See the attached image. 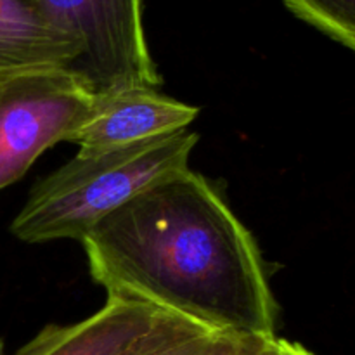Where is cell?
<instances>
[{
  "label": "cell",
  "mask_w": 355,
  "mask_h": 355,
  "mask_svg": "<svg viewBox=\"0 0 355 355\" xmlns=\"http://www.w3.org/2000/svg\"><path fill=\"white\" fill-rule=\"evenodd\" d=\"M80 243L107 298L159 309L211 335L277 338L279 309L255 238L191 168L139 193Z\"/></svg>",
  "instance_id": "cell-1"
},
{
  "label": "cell",
  "mask_w": 355,
  "mask_h": 355,
  "mask_svg": "<svg viewBox=\"0 0 355 355\" xmlns=\"http://www.w3.org/2000/svg\"><path fill=\"white\" fill-rule=\"evenodd\" d=\"M200 135L180 130L99 155H76L31 187L10 224L28 245L76 239L148 187L189 170Z\"/></svg>",
  "instance_id": "cell-2"
},
{
  "label": "cell",
  "mask_w": 355,
  "mask_h": 355,
  "mask_svg": "<svg viewBox=\"0 0 355 355\" xmlns=\"http://www.w3.org/2000/svg\"><path fill=\"white\" fill-rule=\"evenodd\" d=\"M55 28L78 44L69 71L94 94L162 85L142 21V0H35Z\"/></svg>",
  "instance_id": "cell-3"
},
{
  "label": "cell",
  "mask_w": 355,
  "mask_h": 355,
  "mask_svg": "<svg viewBox=\"0 0 355 355\" xmlns=\"http://www.w3.org/2000/svg\"><path fill=\"white\" fill-rule=\"evenodd\" d=\"M94 92L66 68L30 69L0 78V191L38 156L68 141L92 107Z\"/></svg>",
  "instance_id": "cell-4"
},
{
  "label": "cell",
  "mask_w": 355,
  "mask_h": 355,
  "mask_svg": "<svg viewBox=\"0 0 355 355\" xmlns=\"http://www.w3.org/2000/svg\"><path fill=\"white\" fill-rule=\"evenodd\" d=\"M200 331L205 329L159 309L107 298L101 311L83 321L45 326L14 355H135Z\"/></svg>",
  "instance_id": "cell-5"
},
{
  "label": "cell",
  "mask_w": 355,
  "mask_h": 355,
  "mask_svg": "<svg viewBox=\"0 0 355 355\" xmlns=\"http://www.w3.org/2000/svg\"><path fill=\"white\" fill-rule=\"evenodd\" d=\"M198 114V106L156 89L135 87L94 94L89 114L68 142L78 146L76 155H99L186 130Z\"/></svg>",
  "instance_id": "cell-6"
},
{
  "label": "cell",
  "mask_w": 355,
  "mask_h": 355,
  "mask_svg": "<svg viewBox=\"0 0 355 355\" xmlns=\"http://www.w3.org/2000/svg\"><path fill=\"white\" fill-rule=\"evenodd\" d=\"M78 54V44L35 0H0V78L30 69H68Z\"/></svg>",
  "instance_id": "cell-7"
},
{
  "label": "cell",
  "mask_w": 355,
  "mask_h": 355,
  "mask_svg": "<svg viewBox=\"0 0 355 355\" xmlns=\"http://www.w3.org/2000/svg\"><path fill=\"white\" fill-rule=\"evenodd\" d=\"M297 17L355 52V0H283Z\"/></svg>",
  "instance_id": "cell-8"
},
{
  "label": "cell",
  "mask_w": 355,
  "mask_h": 355,
  "mask_svg": "<svg viewBox=\"0 0 355 355\" xmlns=\"http://www.w3.org/2000/svg\"><path fill=\"white\" fill-rule=\"evenodd\" d=\"M205 355H276V338L218 335Z\"/></svg>",
  "instance_id": "cell-9"
},
{
  "label": "cell",
  "mask_w": 355,
  "mask_h": 355,
  "mask_svg": "<svg viewBox=\"0 0 355 355\" xmlns=\"http://www.w3.org/2000/svg\"><path fill=\"white\" fill-rule=\"evenodd\" d=\"M215 336L218 335H211L207 331L193 333V335L179 336V338L159 343V345L151 347V349L135 355H205L210 349Z\"/></svg>",
  "instance_id": "cell-10"
},
{
  "label": "cell",
  "mask_w": 355,
  "mask_h": 355,
  "mask_svg": "<svg viewBox=\"0 0 355 355\" xmlns=\"http://www.w3.org/2000/svg\"><path fill=\"white\" fill-rule=\"evenodd\" d=\"M276 355H315L311 350L305 349L304 345L295 342H288V340L276 338Z\"/></svg>",
  "instance_id": "cell-11"
},
{
  "label": "cell",
  "mask_w": 355,
  "mask_h": 355,
  "mask_svg": "<svg viewBox=\"0 0 355 355\" xmlns=\"http://www.w3.org/2000/svg\"><path fill=\"white\" fill-rule=\"evenodd\" d=\"M0 355H6V352H3V342L0 340Z\"/></svg>",
  "instance_id": "cell-12"
}]
</instances>
